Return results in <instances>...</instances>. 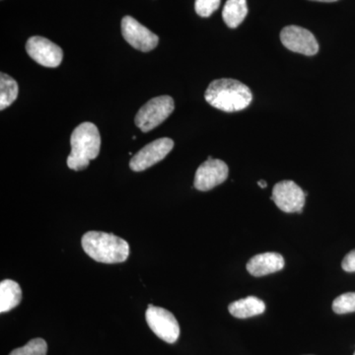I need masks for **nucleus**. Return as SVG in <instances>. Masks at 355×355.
<instances>
[{"instance_id": "1", "label": "nucleus", "mask_w": 355, "mask_h": 355, "mask_svg": "<svg viewBox=\"0 0 355 355\" xmlns=\"http://www.w3.org/2000/svg\"><path fill=\"white\" fill-rule=\"evenodd\" d=\"M209 105L220 111L233 113L250 106L253 95L247 85L235 79L222 78L212 81L205 93Z\"/></svg>"}, {"instance_id": "2", "label": "nucleus", "mask_w": 355, "mask_h": 355, "mask_svg": "<svg viewBox=\"0 0 355 355\" xmlns=\"http://www.w3.org/2000/svg\"><path fill=\"white\" fill-rule=\"evenodd\" d=\"M81 244L84 252L98 263H123L130 256L128 243L111 233L89 231L83 235Z\"/></svg>"}, {"instance_id": "3", "label": "nucleus", "mask_w": 355, "mask_h": 355, "mask_svg": "<svg viewBox=\"0 0 355 355\" xmlns=\"http://www.w3.org/2000/svg\"><path fill=\"white\" fill-rule=\"evenodd\" d=\"M71 153L67 163L69 169L83 171L100 153L101 137L99 130L92 123H83L72 132L70 137Z\"/></svg>"}, {"instance_id": "4", "label": "nucleus", "mask_w": 355, "mask_h": 355, "mask_svg": "<svg viewBox=\"0 0 355 355\" xmlns=\"http://www.w3.org/2000/svg\"><path fill=\"white\" fill-rule=\"evenodd\" d=\"M175 103L170 96H159L149 100L135 116V125L142 132H148L157 128L173 113Z\"/></svg>"}, {"instance_id": "5", "label": "nucleus", "mask_w": 355, "mask_h": 355, "mask_svg": "<svg viewBox=\"0 0 355 355\" xmlns=\"http://www.w3.org/2000/svg\"><path fill=\"white\" fill-rule=\"evenodd\" d=\"M146 319L149 328L159 338L168 343L177 342L180 336V326L170 311L157 306L148 305Z\"/></svg>"}, {"instance_id": "6", "label": "nucleus", "mask_w": 355, "mask_h": 355, "mask_svg": "<svg viewBox=\"0 0 355 355\" xmlns=\"http://www.w3.org/2000/svg\"><path fill=\"white\" fill-rule=\"evenodd\" d=\"M174 147V141L168 137L154 140L140 149L130 162L132 171L142 172L162 161Z\"/></svg>"}, {"instance_id": "7", "label": "nucleus", "mask_w": 355, "mask_h": 355, "mask_svg": "<svg viewBox=\"0 0 355 355\" xmlns=\"http://www.w3.org/2000/svg\"><path fill=\"white\" fill-rule=\"evenodd\" d=\"M272 200L286 214L301 212L304 207L306 193L293 181H282L273 187Z\"/></svg>"}, {"instance_id": "8", "label": "nucleus", "mask_w": 355, "mask_h": 355, "mask_svg": "<svg viewBox=\"0 0 355 355\" xmlns=\"http://www.w3.org/2000/svg\"><path fill=\"white\" fill-rule=\"evenodd\" d=\"M26 51L30 58L44 67L55 69L62 64L64 58L62 49L44 37H31L26 44Z\"/></svg>"}, {"instance_id": "9", "label": "nucleus", "mask_w": 355, "mask_h": 355, "mask_svg": "<svg viewBox=\"0 0 355 355\" xmlns=\"http://www.w3.org/2000/svg\"><path fill=\"white\" fill-rule=\"evenodd\" d=\"M121 34L130 46L144 53L154 50L159 43L157 35L130 16L121 20Z\"/></svg>"}, {"instance_id": "10", "label": "nucleus", "mask_w": 355, "mask_h": 355, "mask_svg": "<svg viewBox=\"0 0 355 355\" xmlns=\"http://www.w3.org/2000/svg\"><path fill=\"white\" fill-rule=\"evenodd\" d=\"M280 41L289 51L305 55H315L319 51L314 35L299 26H287L280 33Z\"/></svg>"}, {"instance_id": "11", "label": "nucleus", "mask_w": 355, "mask_h": 355, "mask_svg": "<svg viewBox=\"0 0 355 355\" xmlns=\"http://www.w3.org/2000/svg\"><path fill=\"white\" fill-rule=\"evenodd\" d=\"M228 173V166L225 162L219 159L209 157L198 168L193 184L198 191L212 190L226 181Z\"/></svg>"}, {"instance_id": "12", "label": "nucleus", "mask_w": 355, "mask_h": 355, "mask_svg": "<svg viewBox=\"0 0 355 355\" xmlns=\"http://www.w3.org/2000/svg\"><path fill=\"white\" fill-rule=\"evenodd\" d=\"M284 259L279 253H263L250 259L247 263V270L253 277H260L279 272L284 268Z\"/></svg>"}, {"instance_id": "13", "label": "nucleus", "mask_w": 355, "mask_h": 355, "mask_svg": "<svg viewBox=\"0 0 355 355\" xmlns=\"http://www.w3.org/2000/svg\"><path fill=\"white\" fill-rule=\"evenodd\" d=\"M228 310L232 316L238 319H247L263 314L266 311V304L256 296H248L231 303L228 306Z\"/></svg>"}, {"instance_id": "14", "label": "nucleus", "mask_w": 355, "mask_h": 355, "mask_svg": "<svg viewBox=\"0 0 355 355\" xmlns=\"http://www.w3.org/2000/svg\"><path fill=\"white\" fill-rule=\"evenodd\" d=\"M22 299V291L17 282L6 279L0 284V312L6 313L17 307Z\"/></svg>"}, {"instance_id": "15", "label": "nucleus", "mask_w": 355, "mask_h": 355, "mask_svg": "<svg viewBox=\"0 0 355 355\" xmlns=\"http://www.w3.org/2000/svg\"><path fill=\"white\" fill-rule=\"evenodd\" d=\"M248 14L247 0H227L222 17L229 28L235 29L241 24Z\"/></svg>"}, {"instance_id": "16", "label": "nucleus", "mask_w": 355, "mask_h": 355, "mask_svg": "<svg viewBox=\"0 0 355 355\" xmlns=\"http://www.w3.org/2000/svg\"><path fill=\"white\" fill-rule=\"evenodd\" d=\"M19 87L12 77L0 74V110L3 111L17 99Z\"/></svg>"}, {"instance_id": "17", "label": "nucleus", "mask_w": 355, "mask_h": 355, "mask_svg": "<svg viewBox=\"0 0 355 355\" xmlns=\"http://www.w3.org/2000/svg\"><path fill=\"white\" fill-rule=\"evenodd\" d=\"M48 345L43 338H33L24 347L14 349L9 355H46Z\"/></svg>"}, {"instance_id": "18", "label": "nucleus", "mask_w": 355, "mask_h": 355, "mask_svg": "<svg viewBox=\"0 0 355 355\" xmlns=\"http://www.w3.org/2000/svg\"><path fill=\"white\" fill-rule=\"evenodd\" d=\"M333 310L338 315L355 312V292H347L336 297L333 302Z\"/></svg>"}, {"instance_id": "19", "label": "nucleus", "mask_w": 355, "mask_h": 355, "mask_svg": "<svg viewBox=\"0 0 355 355\" xmlns=\"http://www.w3.org/2000/svg\"><path fill=\"white\" fill-rule=\"evenodd\" d=\"M220 6V0H196L195 8L198 15L209 17Z\"/></svg>"}, {"instance_id": "20", "label": "nucleus", "mask_w": 355, "mask_h": 355, "mask_svg": "<svg viewBox=\"0 0 355 355\" xmlns=\"http://www.w3.org/2000/svg\"><path fill=\"white\" fill-rule=\"evenodd\" d=\"M343 270L347 272H355V249L350 251L342 263Z\"/></svg>"}, {"instance_id": "21", "label": "nucleus", "mask_w": 355, "mask_h": 355, "mask_svg": "<svg viewBox=\"0 0 355 355\" xmlns=\"http://www.w3.org/2000/svg\"><path fill=\"white\" fill-rule=\"evenodd\" d=\"M259 186L261 187V188H266L268 187V184H266V181H263V180H261V181L258 182Z\"/></svg>"}, {"instance_id": "22", "label": "nucleus", "mask_w": 355, "mask_h": 355, "mask_svg": "<svg viewBox=\"0 0 355 355\" xmlns=\"http://www.w3.org/2000/svg\"><path fill=\"white\" fill-rule=\"evenodd\" d=\"M312 1H319V2H335V1H338V0H312Z\"/></svg>"}, {"instance_id": "23", "label": "nucleus", "mask_w": 355, "mask_h": 355, "mask_svg": "<svg viewBox=\"0 0 355 355\" xmlns=\"http://www.w3.org/2000/svg\"><path fill=\"white\" fill-rule=\"evenodd\" d=\"M354 355H355V352H354Z\"/></svg>"}]
</instances>
